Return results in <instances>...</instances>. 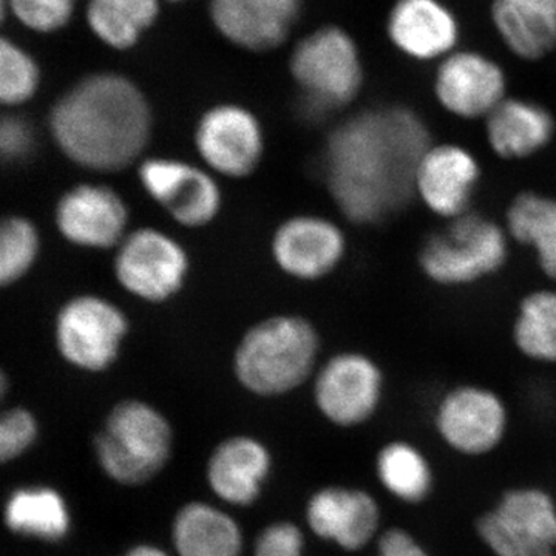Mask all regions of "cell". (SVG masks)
<instances>
[{
    "label": "cell",
    "mask_w": 556,
    "mask_h": 556,
    "mask_svg": "<svg viewBox=\"0 0 556 556\" xmlns=\"http://www.w3.org/2000/svg\"><path fill=\"white\" fill-rule=\"evenodd\" d=\"M433 141L428 121L412 105L346 116L329 131L321 152L329 199L351 225H382L413 200V172Z\"/></svg>",
    "instance_id": "1"
},
{
    "label": "cell",
    "mask_w": 556,
    "mask_h": 556,
    "mask_svg": "<svg viewBox=\"0 0 556 556\" xmlns=\"http://www.w3.org/2000/svg\"><path fill=\"white\" fill-rule=\"evenodd\" d=\"M47 124L54 146L70 163L94 174H118L144 159L155 118L137 80L98 70L54 101Z\"/></svg>",
    "instance_id": "2"
},
{
    "label": "cell",
    "mask_w": 556,
    "mask_h": 556,
    "mask_svg": "<svg viewBox=\"0 0 556 556\" xmlns=\"http://www.w3.org/2000/svg\"><path fill=\"white\" fill-rule=\"evenodd\" d=\"M318 354L320 334L309 318L274 314L241 336L233 353V376L254 396H285L316 375Z\"/></svg>",
    "instance_id": "3"
},
{
    "label": "cell",
    "mask_w": 556,
    "mask_h": 556,
    "mask_svg": "<svg viewBox=\"0 0 556 556\" xmlns=\"http://www.w3.org/2000/svg\"><path fill=\"white\" fill-rule=\"evenodd\" d=\"M514 243L503 222L471 211L431 230L416 252V266L431 287L459 291L500 276Z\"/></svg>",
    "instance_id": "4"
},
{
    "label": "cell",
    "mask_w": 556,
    "mask_h": 556,
    "mask_svg": "<svg viewBox=\"0 0 556 556\" xmlns=\"http://www.w3.org/2000/svg\"><path fill=\"white\" fill-rule=\"evenodd\" d=\"M288 72L299 89L300 108L316 118L350 109L367 83L361 43L339 24L318 25L300 36L289 51Z\"/></svg>",
    "instance_id": "5"
},
{
    "label": "cell",
    "mask_w": 556,
    "mask_h": 556,
    "mask_svg": "<svg viewBox=\"0 0 556 556\" xmlns=\"http://www.w3.org/2000/svg\"><path fill=\"white\" fill-rule=\"evenodd\" d=\"M105 477L139 486L159 477L172 459L174 428L169 419L141 399H126L110 409L93 442Z\"/></svg>",
    "instance_id": "6"
},
{
    "label": "cell",
    "mask_w": 556,
    "mask_h": 556,
    "mask_svg": "<svg viewBox=\"0 0 556 556\" xmlns=\"http://www.w3.org/2000/svg\"><path fill=\"white\" fill-rule=\"evenodd\" d=\"M430 422L439 442L453 455L482 459L503 447L510 433L511 413L495 388L460 382L434 397Z\"/></svg>",
    "instance_id": "7"
},
{
    "label": "cell",
    "mask_w": 556,
    "mask_h": 556,
    "mask_svg": "<svg viewBox=\"0 0 556 556\" xmlns=\"http://www.w3.org/2000/svg\"><path fill=\"white\" fill-rule=\"evenodd\" d=\"M54 345L65 364L100 375L119 361L130 336V318L101 294H76L62 303L54 317Z\"/></svg>",
    "instance_id": "8"
},
{
    "label": "cell",
    "mask_w": 556,
    "mask_h": 556,
    "mask_svg": "<svg viewBox=\"0 0 556 556\" xmlns=\"http://www.w3.org/2000/svg\"><path fill=\"white\" fill-rule=\"evenodd\" d=\"M492 556H556V497L544 486L504 490L475 522Z\"/></svg>",
    "instance_id": "9"
},
{
    "label": "cell",
    "mask_w": 556,
    "mask_h": 556,
    "mask_svg": "<svg viewBox=\"0 0 556 556\" xmlns=\"http://www.w3.org/2000/svg\"><path fill=\"white\" fill-rule=\"evenodd\" d=\"M113 252L116 283L141 302L163 305L188 283V249L166 230L153 226L130 229Z\"/></svg>",
    "instance_id": "10"
},
{
    "label": "cell",
    "mask_w": 556,
    "mask_h": 556,
    "mask_svg": "<svg viewBox=\"0 0 556 556\" xmlns=\"http://www.w3.org/2000/svg\"><path fill=\"white\" fill-rule=\"evenodd\" d=\"M430 93L450 118L482 124L510 94V75L493 54L463 46L434 65Z\"/></svg>",
    "instance_id": "11"
},
{
    "label": "cell",
    "mask_w": 556,
    "mask_h": 556,
    "mask_svg": "<svg viewBox=\"0 0 556 556\" xmlns=\"http://www.w3.org/2000/svg\"><path fill=\"white\" fill-rule=\"evenodd\" d=\"M137 178L146 195L185 229L207 228L225 206L218 177L186 160L144 156L137 164Z\"/></svg>",
    "instance_id": "12"
},
{
    "label": "cell",
    "mask_w": 556,
    "mask_h": 556,
    "mask_svg": "<svg viewBox=\"0 0 556 556\" xmlns=\"http://www.w3.org/2000/svg\"><path fill=\"white\" fill-rule=\"evenodd\" d=\"M386 396V371L364 351L332 354L314 375L316 407L336 427L365 426L378 415Z\"/></svg>",
    "instance_id": "13"
},
{
    "label": "cell",
    "mask_w": 556,
    "mask_h": 556,
    "mask_svg": "<svg viewBox=\"0 0 556 556\" xmlns=\"http://www.w3.org/2000/svg\"><path fill=\"white\" fill-rule=\"evenodd\" d=\"M193 148L201 166L215 177L247 179L262 166L266 134L254 110L240 102H217L197 119Z\"/></svg>",
    "instance_id": "14"
},
{
    "label": "cell",
    "mask_w": 556,
    "mask_h": 556,
    "mask_svg": "<svg viewBox=\"0 0 556 556\" xmlns=\"http://www.w3.org/2000/svg\"><path fill=\"white\" fill-rule=\"evenodd\" d=\"M484 179V164L470 146L434 139L417 160L413 172V200L442 223L475 211Z\"/></svg>",
    "instance_id": "15"
},
{
    "label": "cell",
    "mask_w": 556,
    "mask_h": 556,
    "mask_svg": "<svg viewBox=\"0 0 556 556\" xmlns=\"http://www.w3.org/2000/svg\"><path fill=\"white\" fill-rule=\"evenodd\" d=\"M383 31L399 56L434 67L464 46V24L448 0H393Z\"/></svg>",
    "instance_id": "16"
},
{
    "label": "cell",
    "mask_w": 556,
    "mask_h": 556,
    "mask_svg": "<svg viewBox=\"0 0 556 556\" xmlns=\"http://www.w3.org/2000/svg\"><path fill=\"white\" fill-rule=\"evenodd\" d=\"M129 204L104 182L72 186L54 206V226L62 239L86 251H115L129 233Z\"/></svg>",
    "instance_id": "17"
},
{
    "label": "cell",
    "mask_w": 556,
    "mask_h": 556,
    "mask_svg": "<svg viewBox=\"0 0 556 556\" xmlns=\"http://www.w3.org/2000/svg\"><path fill=\"white\" fill-rule=\"evenodd\" d=\"M345 230L334 219L317 214L285 218L270 237V257L280 273L299 281L324 280L348 255Z\"/></svg>",
    "instance_id": "18"
},
{
    "label": "cell",
    "mask_w": 556,
    "mask_h": 556,
    "mask_svg": "<svg viewBox=\"0 0 556 556\" xmlns=\"http://www.w3.org/2000/svg\"><path fill=\"white\" fill-rule=\"evenodd\" d=\"M305 0H207L212 27L233 49L265 54L294 35Z\"/></svg>",
    "instance_id": "19"
},
{
    "label": "cell",
    "mask_w": 556,
    "mask_h": 556,
    "mask_svg": "<svg viewBox=\"0 0 556 556\" xmlns=\"http://www.w3.org/2000/svg\"><path fill=\"white\" fill-rule=\"evenodd\" d=\"M306 525L320 540L356 554L382 532V508L371 493L357 486L328 485L309 497Z\"/></svg>",
    "instance_id": "20"
},
{
    "label": "cell",
    "mask_w": 556,
    "mask_h": 556,
    "mask_svg": "<svg viewBox=\"0 0 556 556\" xmlns=\"http://www.w3.org/2000/svg\"><path fill=\"white\" fill-rule=\"evenodd\" d=\"M482 135L493 159L526 163L554 146L556 113L538 98L510 93L482 121Z\"/></svg>",
    "instance_id": "21"
},
{
    "label": "cell",
    "mask_w": 556,
    "mask_h": 556,
    "mask_svg": "<svg viewBox=\"0 0 556 556\" xmlns=\"http://www.w3.org/2000/svg\"><path fill=\"white\" fill-rule=\"evenodd\" d=\"M273 467V453L265 442L249 434H237L219 442L208 456L206 481L223 503L251 507L262 496Z\"/></svg>",
    "instance_id": "22"
},
{
    "label": "cell",
    "mask_w": 556,
    "mask_h": 556,
    "mask_svg": "<svg viewBox=\"0 0 556 556\" xmlns=\"http://www.w3.org/2000/svg\"><path fill=\"white\" fill-rule=\"evenodd\" d=\"M490 28L522 64L556 56V0H490Z\"/></svg>",
    "instance_id": "23"
},
{
    "label": "cell",
    "mask_w": 556,
    "mask_h": 556,
    "mask_svg": "<svg viewBox=\"0 0 556 556\" xmlns=\"http://www.w3.org/2000/svg\"><path fill=\"white\" fill-rule=\"evenodd\" d=\"M501 222L514 247L529 251L544 280L556 285V193L518 190L508 200Z\"/></svg>",
    "instance_id": "24"
},
{
    "label": "cell",
    "mask_w": 556,
    "mask_h": 556,
    "mask_svg": "<svg viewBox=\"0 0 556 556\" xmlns=\"http://www.w3.org/2000/svg\"><path fill=\"white\" fill-rule=\"evenodd\" d=\"M177 556H243V530L237 519L217 506L192 501L172 521Z\"/></svg>",
    "instance_id": "25"
},
{
    "label": "cell",
    "mask_w": 556,
    "mask_h": 556,
    "mask_svg": "<svg viewBox=\"0 0 556 556\" xmlns=\"http://www.w3.org/2000/svg\"><path fill=\"white\" fill-rule=\"evenodd\" d=\"M164 5V0H86L84 21L101 46L127 53L156 27Z\"/></svg>",
    "instance_id": "26"
},
{
    "label": "cell",
    "mask_w": 556,
    "mask_h": 556,
    "mask_svg": "<svg viewBox=\"0 0 556 556\" xmlns=\"http://www.w3.org/2000/svg\"><path fill=\"white\" fill-rule=\"evenodd\" d=\"M376 478L386 493L404 506H422L434 493L437 471L422 447L408 439H394L380 447Z\"/></svg>",
    "instance_id": "27"
},
{
    "label": "cell",
    "mask_w": 556,
    "mask_h": 556,
    "mask_svg": "<svg viewBox=\"0 0 556 556\" xmlns=\"http://www.w3.org/2000/svg\"><path fill=\"white\" fill-rule=\"evenodd\" d=\"M510 343L519 356L540 367H556V285L526 291L510 318Z\"/></svg>",
    "instance_id": "28"
},
{
    "label": "cell",
    "mask_w": 556,
    "mask_h": 556,
    "mask_svg": "<svg viewBox=\"0 0 556 556\" xmlns=\"http://www.w3.org/2000/svg\"><path fill=\"white\" fill-rule=\"evenodd\" d=\"M3 518L14 533L47 543L64 540L72 529L67 501L46 485L24 486L11 493Z\"/></svg>",
    "instance_id": "29"
},
{
    "label": "cell",
    "mask_w": 556,
    "mask_h": 556,
    "mask_svg": "<svg viewBox=\"0 0 556 556\" xmlns=\"http://www.w3.org/2000/svg\"><path fill=\"white\" fill-rule=\"evenodd\" d=\"M42 68L30 50L0 33V108L13 112L35 100Z\"/></svg>",
    "instance_id": "30"
},
{
    "label": "cell",
    "mask_w": 556,
    "mask_h": 556,
    "mask_svg": "<svg viewBox=\"0 0 556 556\" xmlns=\"http://www.w3.org/2000/svg\"><path fill=\"white\" fill-rule=\"evenodd\" d=\"M42 239L38 226L24 215L0 218V289L17 283L38 263Z\"/></svg>",
    "instance_id": "31"
},
{
    "label": "cell",
    "mask_w": 556,
    "mask_h": 556,
    "mask_svg": "<svg viewBox=\"0 0 556 556\" xmlns=\"http://www.w3.org/2000/svg\"><path fill=\"white\" fill-rule=\"evenodd\" d=\"M10 16L25 30L53 36L72 25L80 0H7Z\"/></svg>",
    "instance_id": "32"
},
{
    "label": "cell",
    "mask_w": 556,
    "mask_h": 556,
    "mask_svg": "<svg viewBox=\"0 0 556 556\" xmlns=\"http://www.w3.org/2000/svg\"><path fill=\"white\" fill-rule=\"evenodd\" d=\"M9 388V378L0 369V464L25 455L39 434L38 420L31 412L22 407H3Z\"/></svg>",
    "instance_id": "33"
},
{
    "label": "cell",
    "mask_w": 556,
    "mask_h": 556,
    "mask_svg": "<svg viewBox=\"0 0 556 556\" xmlns=\"http://www.w3.org/2000/svg\"><path fill=\"white\" fill-rule=\"evenodd\" d=\"M36 149V131L20 113L0 116V163L20 164L30 160Z\"/></svg>",
    "instance_id": "34"
},
{
    "label": "cell",
    "mask_w": 556,
    "mask_h": 556,
    "mask_svg": "<svg viewBox=\"0 0 556 556\" xmlns=\"http://www.w3.org/2000/svg\"><path fill=\"white\" fill-rule=\"evenodd\" d=\"M305 533L294 522H270L260 530L252 556H305Z\"/></svg>",
    "instance_id": "35"
},
{
    "label": "cell",
    "mask_w": 556,
    "mask_h": 556,
    "mask_svg": "<svg viewBox=\"0 0 556 556\" xmlns=\"http://www.w3.org/2000/svg\"><path fill=\"white\" fill-rule=\"evenodd\" d=\"M376 556H433L426 544L404 527H388L376 540Z\"/></svg>",
    "instance_id": "36"
},
{
    "label": "cell",
    "mask_w": 556,
    "mask_h": 556,
    "mask_svg": "<svg viewBox=\"0 0 556 556\" xmlns=\"http://www.w3.org/2000/svg\"><path fill=\"white\" fill-rule=\"evenodd\" d=\"M121 556H172L169 552L164 551L163 547L156 546L152 543L135 544L129 551L124 552Z\"/></svg>",
    "instance_id": "37"
},
{
    "label": "cell",
    "mask_w": 556,
    "mask_h": 556,
    "mask_svg": "<svg viewBox=\"0 0 556 556\" xmlns=\"http://www.w3.org/2000/svg\"><path fill=\"white\" fill-rule=\"evenodd\" d=\"M9 16V3H7V0H0V30H2L3 24H5L7 17Z\"/></svg>",
    "instance_id": "38"
},
{
    "label": "cell",
    "mask_w": 556,
    "mask_h": 556,
    "mask_svg": "<svg viewBox=\"0 0 556 556\" xmlns=\"http://www.w3.org/2000/svg\"><path fill=\"white\" fill-rule=\"evenodd\" d=\"M186 2V0H164V3H174V5H177V3Z\"/></svg>",
    "instance_id": "39"
},
{
    "label": "cell",
    "mask_w": 556,
    "mask_h": 556,
    "mask_svg": "<svg viewBox=\"0 0 556 556\" xmlns=\"http://www.w3.org/2000/svg\"><path fill=\"white\" fill-rule=\"evenodd\" d=\"M555 73H556V56H555Z\"/></svg>",
    "instance_id": "40"
}]
</instances>
